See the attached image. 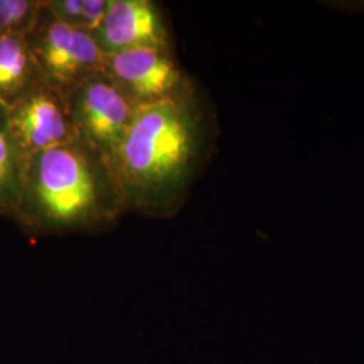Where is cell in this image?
<instances>
[{
	"mask_svg": "<svg viewBox=\"0 0 364 364\" xmlns=\"http://www.w3.org/2000/svg\"><path fill=\"white\" fill-rule=\"evenodd\" d=\"M210 149V119L192 87L139 105L107 159L126 212L166 219L180 212Z\"/></svg>",
	"mask_w": 364,
	"mask_h": 364,
	"instance_id": "6da1fadb",
	"label": "cell"
},
{
	"mask_svg": "<svg viewBox=\"0 0 364 364\" xmlns=\"http://www.w3.org/2000/svg\"><path fill=\"white\" fill-rule=\"evenodd\" d=\"M126 213L107 159L81 141L27 161L15 220L28 232H105L115 228Z\"/></svg>",
	"mask_w": 364,
	"mask_h": 364,
	"instance_id": "7a4b0ae2",
	"label": "cell"
},
{
	"mask_svg": "<svg viewBox=\"0 0 364 364\" xmlns=\"http://www.w3.org/2000/svg\"><path fill=\"white\" fill-rule=\"evenodd\" d=\"M42 80L68 96L81 81L105 70V54L91 34L70 26L46 7L27 34Z\"/></svg>",
	"mask_w": 364,
	"mask_h": 364,
	"instance_id": "3957f363",
	"label": "cell"
},
{
	"mask_svg": "<svg viewBox=\"0 0 364 364\" xmlns=\"http://www.w3.org/2000/svg\"><path fill=\"white\" fill-rule=\"evenodd\" d=\"M78 141L108 159L129 130L138 107L107 72L92 75L68 95Z\"/></svg>",
	"mask_w": 364,
	"mask_h": 364,
	"instance_id": "277c9868",
	"label": "cell"
},
{
	"mask_svg": "<svg viewBox=\"0 0 364 364\" xmlns=\"http://www.w3.org/2000/svg\"><path fill=\"white\" fill-rule=\"evenodd\" d=\"M14 144L25 165L31 156L78 139L68 96L45 81L6 109Z\"/></svg>",
	"mask_w": 364,
	"mask_h": 364,
	"instance_id": "5b68a950",
	"label": "cell"
},
{
	"mask_svg": "<svg viewBox=\"0 0 364 364\" xmlns=\"http://www.w3.org/2000/svg\"><path fill=\"white\" fill-rule=\"evenodd\" d=\"M105 57V72L138 105L162 102L195 87L171 48H139Z\"/></svg>",
	"mask_w": 364,
	"mask_h": 364,
	"instance_id": "8992f818",
	"label": "cell"
},
{
	"mask_svg": "<svg viewBox=\"0 0 364 364\" xmlns=\"http://www.w3.org/2000/svg\"><path fill=\"white\" fill-rule=\"evenodd\" d=\"M93 38L105 55L139 48H171L168 16L153 0H109L105 22Z\"/></svg>",
	"mask_w": 364,
	"mask_h": 364,
	"instance_id": "52a82bcc",
	"label": "cell"
},
{
	"mask_svg": "<svg viewBox=\"0 0 364 364\" xmlns=\"http://www.w3.org/2000/svg\"><path fill=\"white\" fill-rule=\"evenodd\" d=\"M42 81L27 36L0 37V107H13Z\"/></svg>",
	"mask_w": 364,
	"mask_h": 364,
	"instance_id": "ba28073f",
	"label": "cell"
},
{
	"mask_svg": "<svg viewBox=\"0 0 364 364\" xmlns=\"http://www.w3.org/2000/svg\"><path fill=\"white\" fill-rule=\"evenodd\" d=\"M23 174L25 161L11 138L6 109L0 107V215L16 218Z\"/></svg>",
	"mask_w": 364,
	"mask_h": 364,
	"instance_id": "9c48e42d",
	"label": "cell"
},
{
	"mask_svg": "<svg viewBox=\"0 0 364 364\" xmlns=\"http://www.w3.org/2000/svg\"><path fill=\"white\" fill-rule=\"evenodd\" d=\"M46 7L60 21L93 37L105 22L109 0H46Z\"/></svg>",
	"mask_w": 364,
	"mask_h": 364,
	"instance_id": "30bf717a",
	"label": "cell"
},
{
	"mask_svg": "<svg viewBox=\"0 0 364 364\" xmlns=\"http://www.w3.org/2000/svg\"><path fill=\"white\" fill-rule=\"evenodd\" d=\"M43 7L42 0H0V37L27 36Z\"/></svg>",
	"mask_w": 364,
	"mask_h": 364,
	"instance_id": "8fae6325",
	"label": "cell"
}]
</instances>
